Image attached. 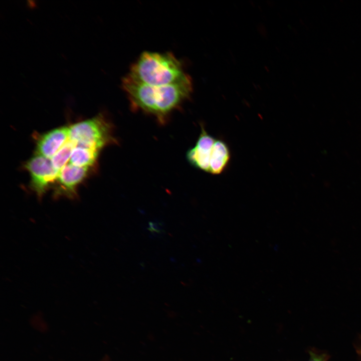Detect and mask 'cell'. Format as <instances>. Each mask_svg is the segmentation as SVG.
Segmentation results:
<instances>
[{"instance_id": "cell-1", "label": "cell", "mask_w": 361, "mask_h": 361, "mask_svg": "<svg viewBox=\"0 0 361 361\" xmlns=\"http://www.w3.org/2000/svg\"><path fill=\"white\" fill-rule=\"evenodd\" d=\"M122 86L133 110L152 115L162 124L193 92L192 81L189 75L175 83L152 86L137 81L127 74L122 80Z\"/></svg>"}, {"instance_id": "cell-13", "label": "cell", "mask_w": 361, "mask_h": 361, "mask_svg": "<svg viewBox=\"0 0 361 361\" xmlns=\"http://www.w3.org/2000/svg\"><path fill=\"white\" fill-rule=\"evenodd\" d=\"M360 353H361V349H360Z\"/></svg>"}, {"instance_id": "cell-11", "label": "cell", "mask_w": 361, "mask_h": 361, "mask_svg": "<svg viewBox=\"0 0 361 361\" xmlns=\"http://www.w3.org/2000/svg\"><path fill=\"white\" fill-rule=\"evenodd\" d=\"M148 229L152 232V233L160 234L161 228H160L157 224L151 222L149 223Z\"/></svg>"}, {"instance_id": "cell-10", "label": "cell", "mask_w": 361, "mask_h": 361, "mask_svg": "<svg viewBox=\"0 0 361 361\" xmlns=\"http://www.w3.org/2000/svg\"><path fill=\"white\" fill-rule=\"evenodd\" d=\"M76 146V143L69 139L51 158V163L56 170L60 171L65 166Z\"/></svg>"}, {"instance_id": "cell-12", "label": "cell", "mask_w": 361, "mask_h": 361, "mask_svg": "<svg viewBox=\"0 0 361 361\" xmlns=\"http://www.w3.org/2000/svg\"><path fill=\"white\" fill-rule=\"evenodd\" d=\"M309 361H325L321 356L316 355L314 353L312 354L311 359Z\"/></svg>"}, {"instance_id": "cell-5", "label": "cell", "mask_w": 361, "mask_h": 361, "mask_svg": "<svg viewBox=\"0 0 361 361\" xmlns=\"http://www.w3.org/2000/svg\"><path fill=\"white\" fill-rule=\"evenodd\" d=\"M215 140L202 125L201 131L195 145L187 152L186 157L189 162L196 168L208 172Z\"/></svg>"}, {"instance_id": "cell-9", "label": "cell", "mask_w": 361, "mask_h": 361, "mask_svg": "<svg viewBox=\"0 0 361 361\" xmlns=\"http://www.w3.org/2000/svg\"><path fill=\"white\" fill-rule=\"evenodd\" d=\"M100 151L81 146H76L73 150L70 163L78 167L93 165L96 162Z\"/></svg>"}, {"instance_id": "cell-4", "label": "cell", "mask_w": 361, "mask_h": 361, "mask_svg": "<svg viewBox=\"0 0 361 361\" xmlns=\"http://www.w3.org/2000/svg\"><path fill=\"white\" fill-rule=\"evenodd\" d=\"M25 167L31 175V188L39 199L57 180L60 172L54 168L51 160L38 154L26 162Z\"/></svg>"}, {"instance_id": "cell-3", "label": "cell", "mask_w": 361, "mask_h": 361, "mask_svg": "<svg viewBox=\"0 0 361 361\" xmlns=\"http://www.w3.org/2000/svg\"><path fill=\"white\" fill-rule=\"evenodd\" d=\"M69 127V140L76 146L101 151L105 146L116 144L112 124L102 113Z\"/></svg>"}, {"instance_id": "cell-8", "label": "cell", "mask_w": 361, "mask_h": 361, "mask_svg": "<svg viewBox=\"0 0 361 361\" xmlns=\"http://www.w3.org/2000/svg\"><path fill=\"white\" fill-rule=\"evenodd\" d=\"M231 158L228 144L222 139L215 140L213 145L208 173L217 175L222 173L227 167Z\"/></svg>"}, {"instance_id": "cell-6", "label": "cell", "mask_w": 361, "mask_h": 361, "mask_svg": "<svg viewBox=\"0 0 361 361\" xmlns=\"http://www.w3.org/2000/svg\"><path fill=\"white\" fill-rule=\"evenodd\" d=\"M88 170L87 167H78L70 163L65 165L60 170L56 180L59 188L55 196L64 195L71 199L76 198V188L87 176Z\"/></svg>"}, {"instance_id": "cell-7", "label": "cell", "mask_w": 361, "mask_h": 361, "mask_svg": "<svg viewBox=\"0 0 361 361\" xmlns=\"http://www.w3.org/2000/svg\"><path fill=\"white\" fill-rule=\"evenodd\" d=\"M69 132V127L63 126L43 134L37 140L36 154L51 158L67 141Z\"/></svg>"}, {"instance_id": "cell-2", "label": "cell", "mask_w": 361, "mask_h": 361, "mask_svg": "<svg viewBox=\"0 0 361 361\" xmlns=\"http://www.w3.org/2000/svg\"><path fill=\"white\" fill-rule=\"evenodd\" d=\"M128 75L145 84L163 86L178 82L188 74L172 53L144 52L132 64Z\"/></svg>"}]
</instances>
